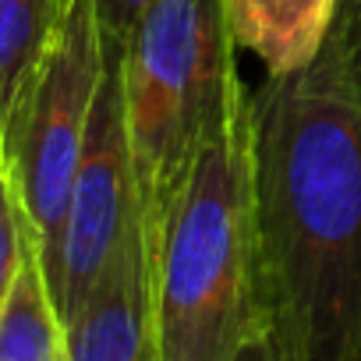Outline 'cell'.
<instances>
[{
  "instance_id": "cell-1",
  "label": "cell",
  "mask_w": 361,
  "mask_h": 361,
  "mask_svg": "<svg viewBox=\"0 0 361 361\" xmlns=\"http://www.w3.org/2000/svg\"><path fill=\"white\" fill-rule=\"evenodd\" d=\"M259 326L276 361H361V106L333 57L252 92Z\"/></svg>"
},
{
  "instance_id": "cell-2",
  "label": "cell",
  "mask_w": 361,
  "mask_h": 361,
  "mask_svg": "<svg viewBox=\"0 0 361 361\" xmlns=\"http://www.w3.org/2000/svg\"><path fill=\"white\" fill-rule=\"evenodd\" d=\"M142 238L159 361H238L262 333L245 82L231 89L185 180Z\"/></svg>"
},
{
  "instance_id": "cell-3",
  "label": "cell",
  "mask_w": 361,
  "mask_h": 361,
  "mask_svg": "<svg viewBox=\"0 0 361 361\" xmlns=\"http://www.w3.org/2000/svg\"><path fill=\"white\" fill-rule=\"evenodd\" d=\"M234 50L227 0H152L121 47L142 231L163 216L220 106L241 82Z\"/></svg>"
},
{
  "instance_id": "cell-4",
  "label": "cell",
  "mask_w": 361,
  "mask_h": 361,
  "mask_svg": "<svg viewBox=\"0 0 361 361\" xmlns=\"http://www.w3.org/2000/svg\"><path fill=\"white\" fill-rule=\"evenodd\" d=\"M106 71V39L96 0H75L4 145V170L18 195L25 231L36 245L43 276L57 262L71 185L85 152L96 92Z\"/></svg>"
},
{
  "instance_id": "cell-5",
  "label": "cell",
  "mask_w": 361,
  "mask_h": 361,
  "mask_svg": "<svg viewBox=\"0 0 361 361\" xmlns=\"http://www.w3.org/2000/svg\"><path fill=\"white\" fill-rule=\"evenodd\" d=\"M138 227L142 213H138V185L124 124L121 50L106 43V71L96 92L85 152L71 185L57 262L47 276L50 298L64 326L85 308V301L106 276L110 262Z\"/></svg>"
},
{
  "instance_id": "cell-6",
  "label": "cell",
  "mask_w": 361,
  "mask_h": 361,
  "mask_svg": "<svg viewBox=\"0 0 361 361\" xmlns=\"http://www.w3.org/2000/svg\"><path fill=\"white\" fill-rule=\"evenodd\" d=\"M68 361H159L142 227L124 241L85 308L64 326Z\"/></svg>"
},
{
  "instance_id": "cell-7",
  "label": "cell",
  "mask_w": 361,
  "mask_h": 361,
  "mask_svg": "<svg viewBox=\"0 0 361 361\" xmlns=\"http://www.w3.org/2000/svg\"><path fill=\"white\" fill-rule=\"evenodd\" d=\"M336 0H227L234 43L255 54L266 75L312 64L329 36Z\"/></svg>"
},
{
  "instance_id": "cell-8",
  "label": "cell",
  "mask_w": 361,
  "mask_h": 361,
  "mask_svg": "<svg viewBox=\"0 0 361 361\" xmlns=\"http://www.w3.org/2000/svg\"><path fill=\"white\" fill-rule=\"evenodd\" d=\"M75 0H0V128L15 135L39 68Z\"/></svg>"
},
{
  "instance_id": "cell-9",
  "label": "cell",
  "mask_w": 361,
  "mask_h": 361,
  "mask_svg": "<svg viewBox=\"0 0 361 361\" xmlns=\"http://www.w3.org/2000/svg\"><path fill=\"white\" fill-rule=\"evenodd\" d=\"M0 361H68L64 322L29 238L18 280L0 308Z\"/></svg>"
},
{
  "instance_id": "cell-10",
  "label": "cell",
  "mask_w": 361,
  "mask_h": 361,
  "mask_svg": "<svg viewBox=\"0 0 361 361\" xmlns=\"http://www.w3.org/2000/svg\"><path fill=\"white\" fill-rule=\"evenodd\" d=\"M326 54L333 57L354 103L361 106V0H336Z\"/></svg>"
},
{
  "instance_id": "cell-11",
  "label": "cell",
  "mask_w": 361,
  "mask_h": 361,
  "mask_svg": "<svg viewBox=\"0 0 361 361\" xmlns=\"http://www.w3.org/2000/svg\"><path fill=\"white\" fill-rule=\"evenodd\" d=\"M25 248H29L25 216H22V206H18V195L11 188L8 170H0V308H4V301L18 280Z\"/></svg>"
},
{
  "instance_id": "cell-12",
  "label": "cell",
  "mask_w": 361,
  "mask_h": 361,
  "mask_svg": "<svg viewBox=\"0 0 361 361\" xmlns=\"http://www.w3.org/2000/svg\"><path fill=\"white\" fill-rule=\"evenodd\" d=\"M152 0H96V15H99V29H103V39L110 47H124L135 22L145 15V8Z\"/></svg>"
},
{
  "instance_id": "cell-13",
  "label": "cell",
  "mask_w": 361,
  "mask_h": 361,
  "mask_svg": "<svg viewBox=\"0 0 361 361\" xmlns=\"http://www.w3.org/2000/svg\"><path fill=\"white\" fill-rule=\"evenodd\" d=\"M238 361H276V357H273V350H269V340H266L262 333H255V336L241 347Z\"/></svg>"
},
{
  "instance_id": "cell-14",
  "label": "cell",
  "mask_w": 361,
  "mask_h": 361,
  "mask_svg": "<svg viewBox=\"0 0 361 361\" xmlns=\"http://www.w3.org/2000/svg\"><path fill=\"white\" fill-rule=\"evenodd\" d=\"M0 170H4V128H0Z\"/></svg>"
}]
</instances>
